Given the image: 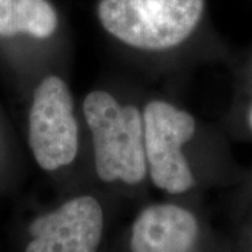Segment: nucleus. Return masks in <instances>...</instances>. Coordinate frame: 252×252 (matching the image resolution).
I'll list each match as a JSON object with an SVG mask.
<instances>
[{"label":"nucleus","mask_w":252,"mask_h":252,"mask_svg":"<svg viewBox=\"0 0 252 252\" xmlns=\"http://www.w3.org/2000/svg\"><path fill=\"white\" fill-rule=\"evenodd\" d=\"M144 150L154 185L170 193H184L193 187L190 167L181 146L195 133V121L171 104L153 101L144 109Z\"/></svg>","instance_id":"nucleus-4"},{"label":"nucleus","mask_w":252,"mask_h":252,"mask_svg":"<svg viewBox=\"0 0 252 252\" xmlns=\"http://www.w3.org/2000/svg\"><path fill=\"white\" fill-rule=\"evenodd\" d=\"M199 223L189 210L177 205L144 209L132 225V252H193Z\"/></svg>","instance_id":"nucleus-6"},{"label":"nucleus","mask_w":252,"mask_h":252,"mask_svg":"<svg viewBox=\"0 0 252 252\" xmlns=\"http://www.w3.org/2000/svg\"><path fill=\"white\" fill-rule=\"evenodd\" d=\"M28 140L41 168L54 171L74 160L79 147L73 101L64 81L49 76L38 84L30 111Z\"/></svg>","instance_id":"nucleus-3"},{"label":"nucleus","mask_w":252,"mask_h":252,"mask_svg":"<svg viewBox=\"0 0 252 252\" xmlns=\"http://www.w3.org/2000/svg\"><path fill=\"white\" fill-rule=\"evenodd\" d=\"M94 140L95 170L105 182H142L147 172L143 119L132 105L121 107L105 91H93L83 104Z\"/></svg>","instance_id":"nucleus-1"},{"label":"nucleus","mask_w":252,"mask_h":252,"mask_svg":"<svg viewBox=\"0 0 252 252\" xmlns=\"http://www.w3.org/2000/svg\"><path fill=\"white\" fill-rule=\"evenodd\" d=\"M56 27L58 16L48 0H0V36L28 34L44 39Z\"/></svg>","instance_id":"nucleus-7"},{"label":"nucleus","mask_w":252,"mask_h":252,"mask_svg":"<svg viewBox=\"0 0 252 252\" xmlns=\"http://www.w3.org/2000/svg\"><path fill=\"white\" fill-rule=\"evenodd\" d=\"M250 125L252 127V108H251V112H250Z\"/></svg>","instance_id":"nucleus-8"},{"label":"nucleus","mask_w":252,"mask_h":252,"mask_svg":"<svg viewBox=\"0 0 252 252\" xmlns=\"http://www.w3.org/2000/svg\"><path fill=\"white\" fill-rule=\"evenodd\" d=\"M203 0H101L98 17L109 34L140 49L181 44L198 26Z\"/></svg>","instance_id":"nucleus-2"},{"label":"nucleus","mask_w":252,"mask_h":252,"mask_svg":"<svg viewBox=\"0 0 252 252\" xmlns=\"http://www.w3.org/2000/svg\"><path fill=\"white\" fill-rule=\"evenodd\" d=\"M104 215L93 196H77L30 224L31 241L26 252H97Z\"/></svg>","instance_id":"nucleus-5"}]
</instances>
